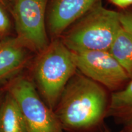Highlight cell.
<instances>
[{
	"label": "cell",
	"instance_id": "cell-5",
	"mask_svg": "<svg viewBox=\"0 0 132 132\" xmlns=\"http://www.w3.org/2000/svg\"><path fill=\"white\" fill-rule=\"evenodd\" d=\"M49 0H14L18 40L29 51L39 53L48 45L45 13Z\"/></svg>",
	"mask_w": 132,
	"mask_h": 132
},
{
	"label": "cell",
	"instance_id": "cell-8",
	"mask_svg": "<svg viewBox=\"0 0 132 132\" xmlns=\"http://www.w3.org/2000/svg\"><path fill=\"white\" fill-rule=\"evenodd\" d=\"M28 51L16 37L0 42V82L16 77L28 62Z\"/></svg>",
	"mask_w": 132,
	"mask_h": 132
},
{
	"label": "cell",
	"instance_id": "cell-12",
	"mask_svg": "<svg viewBox=\"0 0 132 132\" xmlns=\"http://www.w3.org/2000/svg\"><path fill=\"white\" fill-rule=\"evenodd\" d=\"M119 18L122 27L132 34V11L119 12Z\"/></svg>",
	"mask_w": 132,
	"mask_h": 132
},
{
	"label": "cell",
	"instance_id": "cell-15",
	"mask_svg": "<svg viewBox=\"0 0 132 132\" xmlns=\"http://www.w3.org/2000/svg\"><path fill=\"white\" fill-rule=\"evenodd\" d=\"M120 132H132V122L123 125V127Z\"/></svg>",
	"mask_w": 132,
	"mask_h": 132
},
{
	"label": "cell",
	"instance_id": "cell-16",
	"mask_svg": "<svg viewBox=\"0 0 132 132\" xmlns=\"http://www.w3.org/2000/svg\"><path fill=\"white\" fill-rule=\"evenodd\" d=\"M4 93H5V91H3V90L0 89V105H1V102L3 101V97H4Z\"/></svg>",
	"mask_w": 132,
	"mask_h": 132
},
{
	"label": "cell",
	"instance_id": "cell-10",
	"mask_svg": "<svg viewBox=\"0 0 132 132\" xmlns=\"http://www.w3.org/2000/svg\"><path fill=\"white\" fill-rule=\"evenodd\" d=\"M106 118L123 125L132 122V79L122 89L111 92Z\"/></svg>",
	"mask_w": 132,
	"mask_h": 132
},
{
	"label": "cell",
	"instance_id": "cell-6",
	"mask_svg": "<svg viewBox=\"0 0 132 132\" xmlns=\"http://www.w3.org/2000/svg\"><path fill=\"white\" fill-rule=\"evenodd\" d=\"M72 52L77 70L111 92L126 86L130 79L108 51Z\"/></svg>",
	"mask_w": 132,
	"mask_h": 132
},
{
	"label": "cell",
	"instance_id": "cell-14",
	"mask_svg": "<svg viewBox=\"0 0 132 132\" xmlns=\"http://www.w3.org/2000/svg\"><path fill=\"white\" fill-rule=\"evenodd\" d=\"M109 1L121 9H125L132 6V0H109Z\"/></svg>",
	"mask_w": 132,
	"mask_h": 132
},
{
	"label": "cell",
	"instance_id": "cell-17",
	"mask_svg": "<svg viewBox=\"0 0 132 132\" xmlns=\"http://www.w3.org/2000/svg\"><path fill=\"white\" fill-rule=\"evenodd\" d=\"M103 132H110V130H109L106 129H106H105V130H103Z\"/></svg>",
	"mask_w": 132,
	"mask_h": 132
},
{
	"label": "cell",
	"instance_id": "cell-3",
	"mask_svg": "<svg viewBox=\"0 0 132 132\" xmlns=\"http://www.w3.org/2000/svg\"><path fill=\"white\" fill-rule=\"evenodd\" d=\"M121 28L119 12L104 7L100 1L60 36L73 52L108 51Z\"/></svg>",
	"mask_w": 132,
	"mask_h": 132
},
{
	"label": "cell",
	"instance_id": "cell-1",
	"mask_svg": "<svg viewBox=\"0 0 132 132\" xmlns=\"http://www.w3.org/2000/svg\"><path fill=\"white\" fill-rule=\"evenodd\" d=\"M110 98L105 87L77 70L54 111L64 131H89L100 127L106 118Z\"/></svg>",
	"mask_w": 132,
	"mask_h": 132
},
{
	"label": "cell",
	"instance_id": "cell-13",
	"mask_svg": "<svg viewBox=\"0 0 132 132\" xmlns=\"http://www.w3.org/2000/svg\"><path fill=\"white\" fill-rule=\"evenodd\" d=\"M10 21L7 15L0 7V36H4L10 29Z\"/></svg>",
	"mask_w": 132,
	"mask_h": 132
},
{
	"label": "cell",
	"instance_id": "cell-7",
	"mask_svg": "<svg viewBox=\"0 0 132 132\" xmlns=\"http://www.w3.org/2000/svg\"><path fill=\"white\" fill-rule=\"evenodd\" d=\"M101 0H52L47 25L53 37H60L76 21Z\"/></svg>",
	"mask_w": 132,
	"mask_h": 132
},
{
	"label": "cell",
	"instance_id": "cell-2",
	"mask_svg": "<svg viewBox=\"0 0 132 132\" xmlns=\"http://www.w3.org/2000/svg\"><path fill=\"white\" fill-rule=\"evenodd\" d=\"M77 70L72 51L58 37L38 53L32 67V81L39 95L53 110Z\"/></svg>",
	"mask_w": 132,
	"mask_h": 132
},
{
	"label": "cell",
	"instance_id": "cell-11",
	"mask_svg": "<svg viewBox=\"0 0 132 132\" xmlns=\"http://www.w3.org/2000/svg\"><path fill=\"white\" fill-rule=\"evenodd\" d=\"M108 52L132 79V34L122 27L119 29Z\"/></svg>",
	"mask_w": 132,
	"mask_h": 132
},
{
	"label": "cell",
	"instance_id": "cell-9",
	"mask_svg": "<svg viewBox=\"0 0 132 132\" xmlns=\"http://www.w3.org/2000/svg\"><path fill=\"white\" fill-rule=\"evenodd\" d=\"M0 132H27L19 104L6 89L0 105Z\"/></svg>",
	"mask_w": 132,
	"mask_h": 132
},
{
	"label": "cell",
	"instance_id": "cell-4",
	"mask_svg": "<svg viewBox=\"0 0 132 132\" xmlns=\"http://www.w3.org/2000/svg\"><path fill=\"white\" fill-rule=\"evenodd\" d=\"M5 89L19 104L27 132H65L55 112L44 101L31 79L16 76Z\"/></svg>",
	"mask_w": 132,
	"mask_h": 132
}]
</instances>
